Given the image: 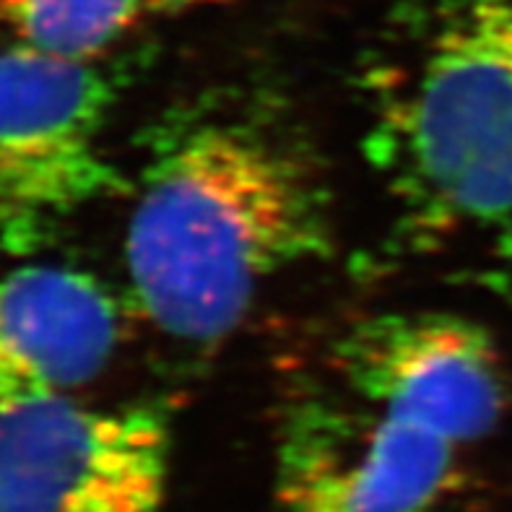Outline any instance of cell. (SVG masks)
Masks as SVG:
<instances>
[{
    "instance_id": "8",
    "label": "cell",
    "mask_w": 512,
    "mask_h": 512,
    "mask_svg": "<svg viewBox=\"0 0 512 512\" xmlns=\"http://www.w3.org/2000/svg\"><path fill=\"white\" fill-rule=\"evenodd\" d=\"M149 13L151 0H0V32L8 45L94 63Z\"/></svg>"
},
{
    "instance_id": "4",
    "label": "cell",
    "mask_w": 512,
    "mask_h": 512,
    "mask_svg": "<svg viewBox=\"0 0 512 512\" xmlns=\"http://www.w3.org/2000/svg\"><path fill=\"white\" fill-rule=\"evenodd\" d=\"M169 463L154 406L71 396L0 414V512H162Z\"/></svg>"
},
{
    "instance_id": "2",
    "label": "cell",
    "mask_w": 512,
    "mask_h": 512,
    "mask_svg": "<svg viewBox=\"0 0 512 512\" xmlns=\"http://www.w3.org/2000/svg\"><path fill=\"white\" fill-rule=\"evenodd\" d=\"M364 99L406 224L512 260V0H406Z\"/></svg>"
},
{
    "instance_id": "1",
    "label": "cell",
    "mask_w": 512,
    "mask_h": 512,
    "mask_svg": "<svg viewBox=\"0 0 512 512\" xmlns=\"http://www.w3.org/2000/svg\"><path fill=\"white\" fill-rule=\"evenodd\" d=\"M318 169L281 128L208 112L154 143L125 232L130 294L146 320L211 344L281 273L328 253Z\"/></svg>"
},
{
    "instance_id": "9",
    "label": "cell",
    "mask_w": 512,
    "mask_h": 512,
    "mask_svg": "<svg viewBox=\"0 0 512 512\" xmlns=\"http://www.w3.org/2000/svg\"><path fill=\"white\" fill-rule=\"evenodd\" d=\"M156 11H180V8L190 6H206V3H219V0H151Z\"/></svg>"
},
{
    "instance_id": "6",
    "label": "cell",
    "mask_w": 512,
    "mask_h": 512,
    "mask_svg": "<svg viewBox=\"0 0 512 512\" xmlns=\"http://www.w3.org/2000/svg\"><path fill=\"white\" fill-rule=\"evenodd\" d=\"M341 388L448 437H487L507 409L505 364L481 325L450 312H390L336 346Z\"/></svg>"
},
{
    "instance_id": "5",
    "label": "cell",
    "mask_w": 512,
    "mask_h": 512,
    "mask_svg": "<svg viewBox=\"0 0 512 512\" xmlns=\"http://www.w3.org/2000/svg\"><path fill=\"white\" fill-rule=\"evenodd\" d=\"M344 393L302 403L284 424L273 512L440 510L461 445Z\"/></svg>"
},
{
    "instance_id": "3",
    "label": "cell",
    "mask_w": 512,
    "mask_h": 512,
    "mask_svg": "<svg viewBox=\"0 0 512 512\" xmlns=\"http://www.w3.org/2000/svg\"><path fill=\"white\" fill-rule=\"evenodd\" d=\"M112 86L94 63L0 47V255L123 185L104 151Z\"/></svg>"
},
{
    "instance_id": "7",
    "label": "cell",
    "mask_w": 512,
    "mask_h": 512,
    "mask_svg": "<svg viewBox=\"0 0 512 512\" xmlns=\"http://www.w3.org/2000/svg\"><path fill=\"white\" fill-rule=\"evenodd\" d=\"M120 307L91 273L34 263L0 276V414L71 398L107 367Z\"/></svg>"
}]
</instances>
